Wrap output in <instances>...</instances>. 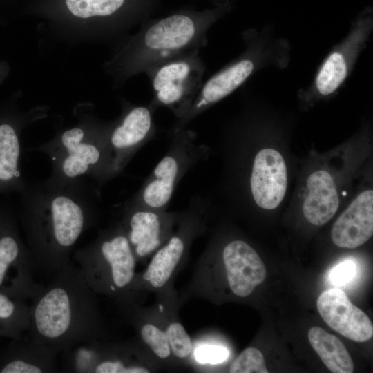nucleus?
Listing matches in <instances>:
<instances>
[{"mask_svg":"<svg viewBox=\"0 0 373 373\" xmlns=\"http://www.w3.org/2000/svg\"><path fill=\"white\" fill-rule=\"evenodd\" d=\"M97 189L84 179L26 182L21 218L37 270L52 276L70 261L77 240L98 221Z\"/></svg>","mask_w":373,"mask_h":373,"instance_id":"1","label":"nucleus"},{"mask_svg":"<svg viewBox=\"0 0 373 373\" xmlns=\"http://www.w3.org/2000/svg\"><path fill=\"white\" fill-rule=\"evenodd\" d=\"M28 332L30 340L59 351L80 342L108 338L96 294L71 261L55 272L32 299Z\"/></svg>","mask_w":373,"mask_h":373,"instance_id":"2","label":"nucleus"},{"mask_svg":"<svg viewBox=\"0 0 373 373\" xmlns=\"http://www.w3.org/2000/svg\"><path fill=\"white\" fill-rule=\"evenodd\" d=\"M244 51L230 63L203 82L186 114L175 121L171 133L186 126L212 106L219 102L262 69H285L290 61L291 46L285 38L276 37L269 26L254 28L242 34Z\"/></svg>","mask_w":373,"mask_h":373,"instance_id":"3","label":"nucleus"},{"mask_svg":"<svg viewBox=\"0 0 373 373\" xmlns=\"http://www.w3.org/2000/svg\"><path fill=\"white\" fill-rule=\"evenodd\" d=\"M221 10L178 12L146 24L133 38L123 64L127 75L146 72L168 61L199 53Z\"/></svg>","mask_w":373,"mask_h":373,"instance_id":"4","label":"nucleus"},{"mask_svg":"<svg viewBox=\"0 0 373 373\" xmlns=\"http://www.w3.org/2000/svg\"><path fill=\"white\" fill-rule=\"evenodd\" d=\"M86 282L117 307L137 303L133 292L137 259L119 221L99 231L96 238L73 254Z\"/></svg>","mask_w":373,"mask_h":373,"instance_id":"5","label":"nucleus"},{"mask_svg":"<svg viewBox=\"0 0 373 373\" xmlns=\"http://www.w3.org/2000/svg\"><path fill=\"white\" fill-rule=\"evenodd\" d=\"M109 126H75L64 131L51 141L29 150L41 152L50 158L52 166L50 178L73 181L89 177L99 188L108 181Z\"/></svg>","mask_w":373,"mask_h":373,"instance_id":"6","label":"nucleus"},{"mask_svg":"<svg viewBox=\"0 0 373 373\" xmlns=\"http://www.w3.org/2000/svg\"><path fill=\"white\" fill-rule=\"evenodd\" d=\"M206 214L204 199L191 198L173 233L153 253L145 269L137 273L133 286L137 300L145 291L157 294L163 302L175 299L174 278L186 260L192 243L204 233Z\"/></svg>","mask_w":373,"mask_h":373,"instance_id":"7","label":"nucleus"},{"mask_svg":"<svg viewBox=\"0 0 373 373\" xmlns=\"http://www.w3.org/2000/svg\"><path fill=\"white\" fill-rule=\"evenodd\" d=\"M165 155L128 204L156 210H166L173 194L184 176L204 160L209 148L197 142L196 133L183 128L171 133Z\"/></svg>","mask_w":373,"mask_h":373,"instance_id":"8","label":"nucleus"},{"mask_svg":"<svg viewBox=\"0 0 373 373\" xmlns=\"http://www.w3.org/2000/svg\"><path fill=\"white\" fill-rule=\"evenodd\" d=\"M373 30L372 10H363L351 23L347 35L332 47L314 79L299 91L303 99L332 97L343 87L370 40Z\"/></svg>","mask_w":373,"mask_h":373,"instance_id":"9","label":"nucleus"},{"mask_svg":"<svg viewBox=\"0 0 373 373\" xmlns=\"http://www.w3.org/2000/svg\"><path fill=\"white\" fill-rule=\"evenodd\" d=\"M205 64L199 53L180 57L148 70L153 90L149 103L155 110L170 109L181 119L189 109L203 83Z\"/></svg>","mask_w":373,"mask_h":373,"instance_id":"10","label":"nucleus"},{"mask_svg":"<svg viewBox=\"0 0 373 373\" xmlns=\"http://www.w3.org/2000/svg\"><path fill=\"white\" fill-rule=\"evenodd\" d=\"M36 270L14 221L0 217V291L26 302L32 300L42 288L34 280Z\"/></svg>","mask_w":373,"mask_h":373,"instance_id":"11","label":"nucleus"},{"mask_svg":"<svg viewBox=\"0 0 373 373\" xmlns=\"http://www.w3.org/2000/svg\"><path fill=\"white\" fill-rule=\"evenodd\" d=\"M155 111L149 104L128 105L124 108L119 119L110 125L108 181L119 175L135 153L155 137Z\"/></svg>","mask_w":373,"mask_h":373,"instance_id":"12","label":"nucleus"},{"mask_svg":"<svg viewBox=\"0 0 373 373\" xmlns=\"http://www.w3.org/2000/svg\"><path fill=\"white\" fill-rule=\"evenodd\" d=\"M183 211H167L124 203L119 220L137 262H144L173 233Z\"/></svg>","mask_w":373,"mask_h":373,"instance_id":"13","label":"nucleus"},{"mask_svg":"<svg viewBox=\"0 0 373 373\" xmlns=\"http://www.w3.org/2000/svg\"><path fill=\"white\" fill-rule=\"evenodd\" d=\"M227 284L237 297L247 298L266 277L264 262L247 242L235 239L226 243L220 252Z\"/></svg>","mask_w":373,"mask_h":373,"instance_id":"14","label":"nucleus"},{"mask_svg":"<svg viewBox=\"0 0 373 373\" xmlns=\"http://www.w3.org/2000/svg\"><path fill=\"white\" fill-rule=\"evenodd\" d=\"M317 309L323 321L334 331L356 342H365L373 336L370 318L351 303L339 288L322 292L316 301Z\"/></svg>","mask_w":373,"mask_h":373,"instance_id":"15","label":"nucleus"},{"mask_svg":"<svg viewBox=\"0 0 373 373\" xmlns=\"http://www.w3.org/2000/svg\"><path fill=\"white\" fill-rule=\"evenodd\" d=\"M287 186V167L281 154L271 148L255 156L249 187L256 204L265 209H276L283 200Z\"/></svg>","mask_w":373,"mask_h":373,"instance_id":"16","label":"nucleus"},{"mask_svg":"<svg viewBox=\"0 0 373 373\" xmlns=\"http://www.w3.org/2000/svg\"><path fill=\"white\" fill-rule=\"evenodd\" d=\"M60 351L23 337L11 340L0 351V373H52L57 372Z\"/></svg>","mask_w":373,"mask_h":373,"instance_id":"17","label":"nucleus"},{"mask_svg":"<svg viewBox=\"0 0 373 373\" xmlns=\"http://www.w3.org/2000/svg\"><path fill=\"white\" fill-rule=\"evenodd\" d=\"M373 235V191L361 193L334 224L332 242L341 248L354 249Z\"/></svg>","mask_w":373,"mask_h":373,"instance_id":"18","label":"nucleus"},{"mask_svg":"<svg viewBox=\"0 0 373 373\" xmlns=\"http://www.w3.org/2000/svg\"><path fill=\"white\" fill-rule=\"evenodd\" d=\"M97 362L93 373H149L155 363L140 342L111 343L98 339Z\"/></svg>","mask_w":373,"mask_h":373,"instance_id":"19","label":"nucleus"},{"mask_svg":"<svg viewBox=\"0 0 373 373\" xmlns=\"http://www.w3.org/2000/svg\"><path fill=\"white\" fill-rule=\"evenodd\" d=\"M309 193L303 202L305 219L312 224L321 226L336 213L339 200L334 181L326 171L313 172L307 180Z\"/></svg>","mask_w":373,"mask_h":373,"instance_id":"20","label":"nucleus"},{"mask_svg":"<svg viewBox=\"0 0 373 373\" xmlns=\"http://www.w3.org/2000/svg\"><path fill=\"white\" fill-rule=\"evenodd\" d=\"M21 146L19 134L11 124H0V189L21 192L26 182L21 178L19 161Z\"/></svg>","mask_w":373,"mask_h":373,"instance_id":"21","label":"nucleus"},{"mask_svg":"<svg viewBox=\"0 0 373 373\" xmlns=\"http://www.w3.org/2000/svg\"><path fill=\"white\" fill-rule=\"evenodd\" d=\"M310 345L323 363L333 373H352L354 366L343 343L323 328L314 326L308 332Z\"/></svg>","mask_w":373,"mask_h":373,"instance_id":"22","label":"nucleus"},{"mask_svg":"<svg viewBox=\"0 0 373 373\" xmlns=\"http://www.w3.org/2000/svg\"><path fill=\"white\" fill-rule=\"evenodd\" d=\"M30 325V305L26 301L0 291V336L23 338Z\"/></svg>","mask_w":373,"mask_h":373,"instance_id":"23","label":"nucleus"},{"mask_svg":"<svg viewBox=\"0 0 373 373\" xmlns=\"http://www.w3.org/2000/svg\"><path fill=\"white\" fill-rule=\"evenodd\" d=\"M70 12L77 17H107L117 13L126 0H65Z\"/></svg>","mask_w":373,"mask_h":373,"instance_id":"24","label":"nucleus"},{"mask_svg":"<svg viewBox=\"0 0 373 373\" xmlns=\"http://www.w3.org/2000/svg\"><path fill=\"white\" fill-rule=\"evenodd\" d=\"M165 332L173 358L186 361L193 352V341L183 325L177 320H169Z\"/></svg>","mask_w":373,"mask_h":373,"instance_id":"25","label":"nucleus"},{"mask_svg":"<svg viewBox=\"0 0 373 373\" xmlns=\"http://www.w3.org/2000/svg\"><path fill=\"white\" fill-rule=\"evenodd\" d=\"M231 373H268L261 352L255 347L245 349L232 362Z\"/></svg>","mask_w":373,"mask_h":373,"instance_id":"26","label":"nucleus"},{"mask_svg":"<svg viewBox=\"0 0 373 373\" xmlns=\"http://www.w3.org/2000/svg\"><path fill=\"white\" fill-rule=\"evenodd\" d=\"M196 361L201 364H219L224 361L228 356V350L218 345H202L194 352Z\"/></svg>","mask_w":373,"mask_h":373,"instance_id":"27","label":"nucleus"},{"mask_svg":"<svg viewBox=\"0 0 373 373\" xmlns=\"http://www.w3.org/2000/svg\"><path fill=\"white\" fill-rule=\"evenodd\" d=\"M356 273V264L352 260H346L332 269L329 279L334 285L342 286L352 280Z\"/></svg>","mask_w":373,"mask_h":373,"instance_id":"28","label":"nucleus"}]
</instances>
